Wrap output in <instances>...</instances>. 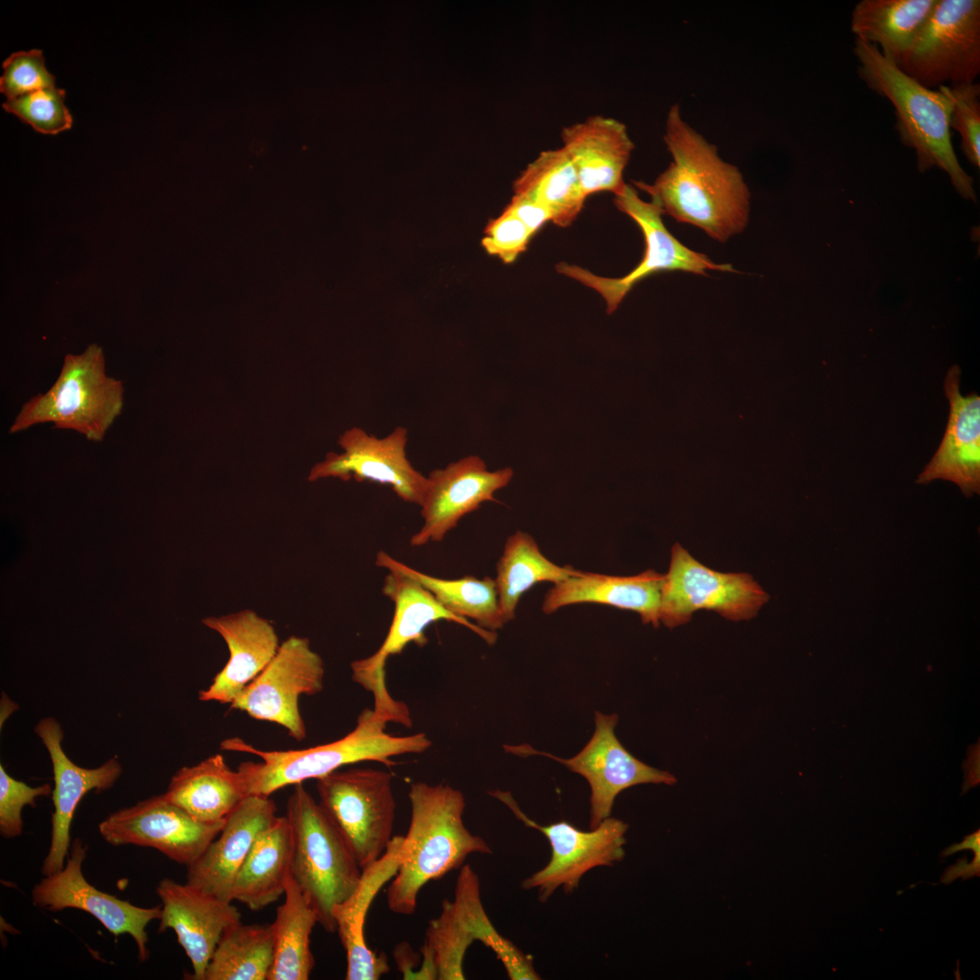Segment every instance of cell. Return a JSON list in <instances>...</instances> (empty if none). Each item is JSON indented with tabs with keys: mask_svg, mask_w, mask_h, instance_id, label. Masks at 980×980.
<instances>
[{
	"mask_svg": "<svg viewBox=\"0 0 980 980\" xmlns=\"http://www.w3.org/2000/svg\"><path fill=\"white\" fill-rule=\"evenodd\" d=\"M560 136L586 198L602 191L616 195L622 191L626 184L623 172L634 149L623 122L592 115L563 127Z\"/></svg>",
	"mask_w": 980,
	"mask_h": 980,
	"instance_id": "obj_24",
	"label": "cell"
},
{
	"mask_svg": "<svg viewBox=\"0 0 980 980\" xmlns=\"http://www.w3.org/2000/svg\"><path fill=\"white\" fill-rule=\"evenodd\" d=\"M201 622L223 638L230 657L211 685L200 691L199 700L230 705L274 658L280 645L278 634L267 619L250 609Z\"/></svg>",
	"mask_w": 980,
	"mask_h": 980,
	"instance_id": "obj_23",
	"label": "cell"
},
{
	"mask_svg": "<svg viewBox=\"0 0 980 980\" xmlns=\"http://www.w3.org/2000/svg\"><path fill=\"white\" fill-rule=\"evenodd\" d=\"M664 574L647 570L618 576L584 573L554 583L545 593L544 613L578 603H599L637 612L644 624H660L661 592Z\"/></svg>",
	"mask_w": 980,
	"mask_h": 980,
	"instance_id": "obj_27",
	"label": "cell"
},
{
	"mask_svg": "<svg viewBox=\"0 0 980 980\" xmlns=\"http://www.w3.org/2000/svg\"><path fill=\"white\" fill-rule=\"evenodd\" d=\"M122 407V381L106 374L103 348L92 344L81 354L65 356L55 382L24 404L9 432L52 423L101 442Z\"/></svg>",
	"mask_w": 980,
	"mask_h": 980,
	"instance_id": "obj_6",
	"label": "cell"
},
{
	"mask_svg": "<svg viewBox=\"0 0 980 980\" xmlns=\"http://www.w3.org/2000/svg\"><path fill=\"white\" fill-rule=\"evenodd\" d=\"M526 827L541 832L551 847L548 863L521 883L524 890L536 889L538 899L545 903L562 887L570 893L578 887L582 877L593 868L612 867L625 857V835L628 825L609 817L590 830H582L562 820L543 826L527 817L508 792L495 791Z\"/></svg>",
	"mask_w": 980,
	"mask_h": 980,
	"instance_id": "obj_12",
	"label": "cell"
},
{
	"mask_svg": "<svg viewBox=\"0 0 980 980\" xmlns=\"http://www.w3.org/2000/svg\"><path fill=\"white\" fill-rule=\"evenodd\" d=\"M274 801L249 795L225 818L219 835L199 858L187 867V884L226 902L242 863L258 837L278 818Z\"/></svg>",
	"mask_w": 980,
	"mask_h": 980,
	"instance_id": "obj_22",
	"label": "cell"
},
{
	"mask_svg": "<svg viewBox=\"0 0 980 980\" xmlns=\"http://www.w3.org/2000/svg\"><path fill=\"white\" fill-rule=\"evenodd\" d=\"M164 796L195 819L212 823L225 819L249 795L238 769H231L222 755L215 754L179 769Z\"/></svg>",
	"mask_w": 980,
	"mask_h": 980,
	"instance_id": "obj_28",
	"label": "cell"
},
{
	"mask_svg": "<svg viewBox=\"0 0 980 980\" xmlns=\"http://www.w3.org/2000/svg\"><path fill=\"white\" fill-rule=\"evenodd\" d=\"M284 896L271 924L275 954L268 980H307L315 965L310 935L318 915L291 876Z\"/></svg>",
	"mask_w": 980,
	"mask_h": 980,
	"instance_id": "obj_34",
	"label": "cell"
},
{
	"mask_svg": "<svg viewBox=\"0 0 980 980\" xmlns=\"http://www.w3.org/2000/svg\"><path fill=\"white\" fill-rule=\"evenodd\" d=\"M292 836L290 876L328 933L337 931L333 908L357 888L362 869L321 806L295 785L286 815Z\"/></svg>",
	"mask_w": 980,
	"mask_h": 980,
	"instance_id": "obj_5",
	"label": "cell"
},
{
	"mask_svg": "<svg viewBox=\"0 0 980 980\" xmlns=\"http://www.w3.org/2000/svg\"><path fill=\"white\" fill-rule=\"evenodd\" d=\"M859 78L895 108L900 141L913 149L917 168L936 166L950 177L957 192L975 201L973 179L961 167L950 132L953 102L942 86L932 90L906 74L875 44L856 39L853 47Z\"/></svg>",
	"mask_w": 980,
	"mask_h": 980,
	"instance_id": "obj_4",
	"label": "cell"
},
{
	"mask_svg": "<svg viewBox=\"0 0 980 980\" xmlns=\"http://www.w3.org/2000/svg\"><path fill=\"white\" fill-rule=\"evenodd\" d=\"M534 235L524 223L505 207L498 217L486 225L481 244L488 254L509 264L526 250Z\"/></svg>",
	"mask_w": 980,
	"mask_h": 980,
	"instance_id": "obj_40",
	"label": "cell"
},
{
	"mask_svg": "<svg viewBox=\"0 0 980 980\" xmlns=\"http://www.w3.org/2000/svg\"><path fill=\"white\" fill-rule=\"evenodd\" d=\"M953 102L950 129L961 137V149L966 159L980 166V85H941Z\"/></svg>",
	"mask_w": 980,
	"mask_h": 980,
	"instance_id": "obj_37",
	"label": "cell"
},
{
	"mask_svg": "<svg viewBox=\"0 0 980 980\" xmlns=\"http://www.w3.org/2000/svg\"><path fill=\"white\" fill-rule=\"evenodd\" d=\"M475 940L493 949L510 979L527 980L534 975L531 957L499 935L491 924L482 906L478 876L465 865L456 880L454 900L444 901L440 916L430 922L426 930L419 978L465 979V953Z\"/></svg>",
	"mask_w": 980,
	"mask_h": 980,
	"instance_id": "obj_7",
	"label": "cell"
},
{
	"mask_svg": "<svg viewBox=\"0 0 980 980\" xmlns=\"http://www.w3.org/2000/svg\"><path fill=\"white\" fill-rule=\"evenodd\" d=\"M768 600L769 594L751 575L711 570L677 543L664 574L660 622L673 628L689 622L699 610L714 611L732 621L749 620Z\"/></svg>",
	"mask_w": 980,
	"mask_h": 980,
	"instance_id": "obj_13",
	"label": "cell"
},
{
	"mask_svg": "<svg viewBox=\"0 0 980 980\" xmlns=\"http://www.w3.org/2000/svg\"><path fill=\"white\" fill-rule=\"evenodd\" d=\"M34 732L50 755L54 781L51 843L41 868L44 876H50L65 865L70 848L71 824L79 802L93 789L102 791L112 788L122 769L116 757L94 769L74 763L62 747L64 730L53 717L39 720Z\"/></svg>",
	"mask_w": 980,
	"mask_h": 980,
	"instance_id": "obj_20",
	"label": "cell"
},
{
	"mask_svg": "<svg viewBox=\"0 0 980 980\" xmlns=\"http://www.w3.org/2000/svg\"><path fill=\"white\" fill-rule=\"evenodd\" d=\"M275 954L271 925L230 926L207 965L204 980H268Z\"/></svg>",
	"mask_w": 980,
	"mask_h": 980,
	"instance_id": "obj_35",
	"label": "cell"
},
{
	"mask_svg": "<svg viewBox=\"0 0 980 980\" xmlns=\"http://www.w3.org/2000/svg\"><path fill=\"white\" fill-rule=\"evenodd\" d=\"M392 775L381 769H338L317 779L319 805L361 869L378 860L393 839Z\"/></svg>",
	"mask_w": 980,
	"mask_h": 980,
	"instance_id": "obj_9",
	"label": "cell"
},
{
	"mask_svg": "<svg viewBox=\"0 0 980 980\" xmlns=\"http://www.w3.org/2000/svg\"><path fill=\"white\" fill-rule=\"evenodd\" d=\"M514 475L510 467L489 471L477 456H468L435 469L421 505L423 525L410 538L412 546L441 542L462 517L480 508L484 502H497L495 492L506 486Z\"/></svg>",
	"mask_w": 980,
	"mask_h": 980,
	"instance_id": "obj_19",
	"label": "cell"
},
{
	"mask_svg": "<svg viewBox=\"0 0 980 980\" xmlns=\"http://www.w3.org/2000/svg\"><path fill=\"white\" fill-rule=\"evenodd\" d=\"M514 194L540 203L560 227L576 220L586 200L575 168L562 147L541 152L514 181Z\"/></svg>",
	"mask_w": 980,
	"mask_h": 980,
	"instance_id": "obj_31",
	"label": "cell"
},
{
	"mask_svg": "<svg viewBox=\"0 0 980 980\" xmlns=\"http://www.w3.org/2000/svg\"><path fill=\"white\" fill-rule=\"evenodd\" d=\"M960 376L958 366H953L946 374L945 393L950 404L946 428L917 483L951 481L970 497L980 493V397L975 392L961 395Z\"/></svg>",
	"mask_w": 980,
	"mask_h": 980,
	"instance_id": "obj_25",
	"label": "cell"
},
{
	"mask_svg": "<svg viewBox=\"0 0 980 980\" xmlns=\"http://www.w3.org/2000/svg\"><path fill=\"white\" fill-rule=\"evenodd\" d=\"M506 208L517 216L534 234L545 223L552 222L551 215L544 206L523 196L514 194Z\"/></svg>",
	"mask_w": 980,
	"mask_h": 980,
	"instance_id": "obj_41",
	"label": "cell"
},
{
	"mask_svg": "<svg viewBox=\"0 0 980 980\" xmlns=\"http://www.w3.org/2000/svg\"><path fill=\"white\" fill-rule=\"evenodd\" d=\"M407 429L396 427L384 438L368 435L359 427L346 430L339 436L341 454L328 453L316 464L309 481L335 477L343 481H370L387 485L403 501L420 505L428 479L416 470L406 454Z\"/></svg>",
	"mask_w": 980,
	"mask_h": 980,
	"instance_id": "obj_18",
	"label": "cell"
},
{
	"mask_svg": "<svg viewBox=\"0 0 980 980\" xmlns=\"http://www.w3.org/2000/svg\"><path fill=\"white\" fill-rule=\"evenodd\" d=\"M976 848H980V830L979 829L975 831L974 833L966 836L965 838V839L961 843L954 844V845L946 848L943 851L942 856L946 857V856L952 855L955 852H957V851H960V850H964V849L974 850V849H976Z\"/></svg>",
	"mask_w": 980,
	"mask_h": 980,
	"instance_id": "obj_43",
	"label": "cell"
},
{
	"mask_svg": "<svg viewBox=\"0 0 980 980\" xmlns=\"http://www.w3.org/2000/svg\"><path fill=\"white\" fill-rule=\"evenodd\" d=\"M162 900L158 933L172 929L192 966L191 979L204 980L207 965L223 933L240 921L231 905L187 883L162 879L156 887Z\"/></svg>",
	"mask_w": 980,
	"mask_h": 980,
	"instance_id": "obj_21",
	"label": "cell"
},
{
	"mask_svg": "<svg viewBox=\"0 0 980 980\" xmlns=\"http://www.w3.org/2000/svg\"><path fill=\"white\" fill-rule=\"evenodd\" d=\"M617 722V714L596 711L593 736L569 759L536 750L529 745L508 746L507 750L520 756L550 758L583 777L591 789L589 827L593 828L611 817L615 798L622 790L640 784L677 782L671 773L651 767L632 755L614 733Z\"/></svg>",
	"mask_w": 980,
	"mask_h": 980,
	"instance_id": "obj_14",
	"label": "cell"
},
{
	"mask_svg": "<svg viewBox=\"0 0 980 980\" xmlns=\"http://www.w3.org/2000/svg\"><path fill=\"white\" fill-rule=\"evenodd\" d=\"M2 68L0 93L7 99L55 86V77L47 70L40 49L15 52L2 63Z\"/></svg>",
	"mask_w": 980,
	"mask_h": 980,
	"instance_id": "obj_38",
	"label": "cell"
},
{
	"mask_svg": "<svg viewBox=\"0 0 980 980\" xmlns=\"http://www.w3.org/2000/svg\"><path fill=\"white\" fill-rule=\"evenodd\" d=\"M390 717L377 710L365 709L356 727L339 740L302 750H262L240 738L223 740L224 750L239 751L260 757L259 762L240 763V773L248 795L270 797L276 790L305 780L318 779L341 767L361 761H377L395 765L392 758L418 754L432 745L425 733L395 736L386 731Z\"/></svg>",
	"mask_w": 980,
	"mask_h": 980,
	"instance_id": "obj_3",
	"label": "cell"
},
{
	"mask_svg": "<svg viewBox=\"0 0 980 980\" xmlns=\"http://www.w3.org/2000/svg\"><path fill=\"white\" fill-rule=\"evenodd\" d=\"M582 573L572 565L555 564L542 554L532 535L516 531L505 541L495 578L505 623L514 619L521 596L534 584L543 582L554 584Z\"/></svg>",
	"mask_w": 980,
	"mask_h": 980,
	"instance_id": "obj_33",
	"label": "cell"
},
{
	"mask_svg": "<svg viewBox=\"0 0 980 980\" xmlns=\"http://www.w3.org/2000/svg\"><path fill=\"white\" fill-rule=\"evenodd\" d=\"M64 99L65 91L54 86L6 99L2 106L36 132L54 135L71 129L73 124Z\"/></svg>",
	"mask_w": 980,
	"mask_h": 980,
	"instance_id": "obj_36",
	"label": "cell"
},
{
	"mask_svg": "<svg viewBox=\"0 0 980 980\" xmlns=\"http://www.w3.org/2000/svg\"><path fill=\"white\" fill-rule=\"evenodd\" d=\"M937 0H862L851 15L857 39L875 44L897 65L930 17Z\"/></svg>",
	"mask_w": 980,
	"mask_h": 980,
	"instance_id": "obj_30",
	"label": "cell"
},
{
	"mask_svg": "<svg viewBox=\"0 0 980 980\" xmlns=\"http://www.w3.org/2000/svg\"><path fill=\"white\" fill-rule=\"evenodd\" d=\"M975 858L972 862L968 863L965 859H959V861L947 867L942 877L941 881L944 884H950L957 877L967 879L973 876H979L980 873V848L974 849Z\"/></svg>",
	"mask_w": 980,
	"mask_h": 980,
	"instance_id": "obj_42",
	"label": "cell"
},
{
	"mask_svg": "<svg viewBox=\"0 0 980 980\" xmlns=\"http://www.w3.org/2000/svg\"><path fill=\"white\" fill-rule=\"evenodd\" d=\"M616 208L629 216L641 229L645 249L640 263L629 273L619 278L595 275L577 265L559 263L557 271L596 290L606 303L608 314L614 312L632 289L643 279L661 272L681 270L705 275L706 270L732 271L730 264L713 262L703 253L694 251L680 242L665 227L663 211L654 202L640 198L632 185L625 184L614 195Z\"/></svg>",
	"mask_w": 980,
	"mask_h": 980,
	"instance_id": "obj_11",
	"label": "cell"
},
{
	"mask_svg": "<svg viewBox=\"0 0 980 980\" xmlns=\"http://www.w3.org/2000/svg\"><path fill=\"white\" fill-rule=\"evenodd\" d=\"M408 799L411 817L401 844V861L387 891V906L399 915H412L422 887L462 867L474 853L491 854L479 836L465 826L466 800L450 785L416 782Z\"/></svg>",
	"mask_w": 980,
	"mask_h": 980,
	"instance_id": "obj_2",
	"label": "cell"
},
{
	"mask_svg": "<svg viewBox=\"0 0 980 980\" xmlns=\"http://www.w3.org/2000/svg\"><path fill=\"white\" fill-rule=\"evenodd\" d=\"M382 592L395 605L389 631L376 652L351 662L352 680L372 693L375 710L388 715L394 722L409 727L412 720L407 705L393 699L386 685L387 659L400 654L411 642L419 647L426 645L427 638L425 630L437 621L464 625L489 645L495 642L497 633L448 612L424 586L400 573L388 571Z\"/></svg>",
	"mask_w": 980,
	"mask_h": 980,
	"instance_id": "obj_8",
	"label": "cell"
},
{
	"mask_svg": "<svg viewBox=\"0 0 980 980\" xmlns=\"http://www.w3.org/2000/svg\"><path fill=\"white\" fill-rule=\"evenodd\" d=\"M49 783L31 787L11 777L0 765V834L14 838L23 831L22 809L26 805L35 807V799L52 794Z\"/></svg>",
	"mask_w": 980,
	"mask_h": 980,
	"instance_id": "obj_39",
	"label": "cell"
},
{
	"mask_svg": "<svg viewBox=\"0 0 980 980\" xmlns=\"http://www.w3.org/2000/svg\"><path fill=\"white\" fill-rule=\"evenodd\" d=\"M376 564L388 571L405 574L424 586L448 612L472 619L482 629L496 632L505 622L498 604L495 579H477L466 575L458 579L435 577L417 571L380 551Z\"/></svg>",
	"mask_w": 980,
	"mask_h": 980,
	"instance_id": "obj_32",
	"label": "cell"
},
{
	"mask_svg": "<svg viewBox=\"0 0 980 980\" xmlns=\"http://www.w3.org/2000/svg\"><path fill=\"white\" fill-rule=\"evenodd\" d=\"M224 822L199 821L162 794L113 812L98 828L113 846L152 848L188 867L219 835Z\"/></svg>",
	"mask_w": 980,
	"mask_h": 980,
	"instance_id": "obj_16",
	"label": "cell"
},
{
	"mask_svg": "<svg viewBox=\"0 0 980 980\" xmlns=\"http://www.w3.org/2000/svg\"><path fill=\"white\" fill-rule=\"evenodd\" d=\"M897 66L929 89L974 83L980 74V1L937 0Z\"/></svg>",
	"mask_w": 980,
	"mask_h": 980,
	"instance_id": "obj_10",
	"label": "cell"
},
{
	"mask_svg": "<svg viewBox=\"0 0 980 980\" xmlns=\"http://www.w3.org/2000/svg\"><path fill=\"white\" fill-rule=\"evenodd\" d=\"M663 141L671 162L653 183L633 184L647 192L663 214L696 226L720 242L741 232L750 206L743 176L682 119L679 104L667 113Z\"/></svg>",
	"mask_w": 980,
	"mask_h": 980,
	"instance_id": "obj_1",
	"label": "cell"
},
{
	"mask_svg": "<svg viewBox=\"0 0 980 980\" xmlns=\"http://www.w3.org/2000/svg\"><path fill=\"white\" fill-rule=\"evenodd\" d=\"M292 836L285 816L258 837L232 887V901L258 911L285 894L290 876Z\"/></svg>",
	"mask_w": 980,
	"mask_h": 980,
	"instance_id": "obj_29",
	"label": "cell"
},
{
	"mask_svg": "<svg viewBox=\"0 0 980 980\" xmlns=\"http://www.w3.org/2000/svg\"><path fill=\"white\" fill-rule=\"evenodd\" d=\"M87 848L80 838L74 840L64 867L33 887L34 904L51 912L76 908L91 914L114 936L129 934L138 947L139 960L145 961L149 957L145 928L160 919L162 906H137L92 886L82 872Z\"/></svg>",
	"mask_w": 980,
	"mask_h": 980,
	"instance_id": "obj_17",
	"label": "cell"
},
{
	"mask_svg": "<svg viewBox=\"0 0 980 980\" xmlns=\"http://www.w3.org/2000/svg\"><path fill=\"white\" fill-rule=\"evenodd\" d=\"M324 662L308 638L290 636L265 667L231 702L230 708L283 727L296 740L307 731L299 709L302 695L323 690Z\"/></svg>",
	"mask_w": 980,
	"mask_h": 980,
	"instance_id": "obj_15",
	"label": "cell"
},
{
	"mask_svg": "<svg viewBox=\"0 0 980 980\" xmlns=\"http://www.w3.org/2000/svg\"><path fill=\"white\" fill-rule=\"evenodd\" d=\"M402 841L403 837H394L385 854L362 869L353 894L333 908L337 932L347 955V980H377L389 971L387 956L366 944L364 925L375 896L397 870Z\"/></svg>",
	"mask_w": 980,
	"mask_h": 980,
	"instance_id": "obj_26",
	"label": "cell"
}]
</instances>
